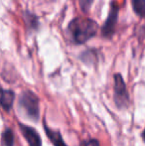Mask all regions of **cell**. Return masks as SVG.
Here are the masks:
<instances>
[{
  "label": "cell",
  "mask_w": 145,
  "mask_h": 146,
  "mask_svg": "<svg viewBox=\"0 0 145 146\" xmlns=\"http://www.w3.org/2000/svg\"><path fill=\"white\" fill-rule=\"evenodd\" d=\"M114 102L118 108H126L129 104V94L125 83L119 74L114 76Z\"/></svg>",
  "instance_id": "3"
},
{
  "label": "cell",
  "mask_w": 145,
  "mask_h": 146,
  "mask_svg": "<svg viewBox=\"0 0 145 146\" xmlns=\"http://www.w3.org/2000/svg\"><path fill=\"white\" fill-rule=\"evenodd\" d=\"M44 128H45V131H46V134L48 135V137L50 138L51 142L55 146H67L65 144L64 140H63L62 136H61L59 131L52 130V129L49 128L46 124H44Z\"/></svg>",
  "instance_id": "7"
},
{
  "label": "cell",
  "mask_w": 145,
  "mask_h": 146,
  "mask_svg": "<svg viewBox=\"0 0 145 146\" xmlns=\"http://www.w3.org/2000/svg\"><path fill=\"white\" fill-rule=\"evenodd\" d=\"M2 142L4 146H14V134L10 128H7L2 135Z\"/></svg>",
  "instance_id": "9"
},
{
  "label": "cell",
  "mask_w": 145,
  "mask_h": 146,
  "mask_svg": "<svg viewBox=\"0 0 145 146\" xmlns=\"http://www.w3.org/2000/svg\"><path fill=\"white\" fill-rule=\"evenodd\" d=\"M15 98V94L12 90H3L0 88V106L5 110H10Z\"/></svg>",
  "instance_id": "6"
},
{
  "label": "cell",
  "mask_w": 145,
  "mask_h": 146,
  "mask_svg": "<svg viewBox=\"0 0 145 146\" xmlns=\"http://www.w3.org/2000/svg\"><path fill=\"white\" fill-rule=\"evenodd\" d=\"M19 127L21 129V132L23 136L26 138L27 142L30 146H42V141H41L40 135L37 133V131L34 128L27 125H24L19 123Z\"/></svg>",
  "instance_id": "5"
},
{
  "label": "cell",
  "mask_w": 145,
  "mask_h": 146,
  "mask_svg": "<svg viewBox=\"0 0 145 146\" xmlns=\"http://www.w3.org/2000/svg\"><path fill=\"white\" fill-rule=\"evenodd\" d=\"M132 8L138 16L145 18V0H131Z\"/></svg>",
  "instance_id": "8"
},
{
  "label": "cell",
  "mask_w": 145,
  "mask_h": 146,
  "mask_svg": "<svg viewBox=\"0 0 145 146\" xmlns=\"http://www.w3.org/2000/svg\"><path fill=\"white\" fill-rule=\"evenodd\" d=\"M99 29L97 23L89 18H75L69 24L72 39L77 44H83L93 38Z\"/></svg>",
  "instance_id": "1"
},
{
  "label": "cell",
  "mask_w": 145,
  "mask_h": 146,
  "mask_svg": "<svg viewBox=\"0 0 145 146\" xmlns=\"http://www.w3.org/2000/svg\"><path fill=\"white\" fill-rule=\"evenodd\" d=\"M142 138H143L144 141H145V129L143 130V132H142Z\"/></svg>",
  "instance_id": "12"
},
{
  "label": "cell",
  "mask_w": 145,
  "mask_h": 146,
  "mask_svg": "<svg viewBox=\"0 0 145 146\" xmlns=\"http://www.w3.org/2000/svg\"><path fill=\"white\" fill-rule=\"evenodd\" d=\"M19 110L26 117L37 121L40 114L38 98L32 92H23L19 96Z\"/></svg>",
  "instance_id": "2"
},
{
  "label": "cell",
  "mask_w": 145,
  "mask_h": 146,
  "mask_svg": "<svg viewBox=\"0 0 145 146\" xmlns=\"http://www.w3.org/2000/svg\"><path fill=\"white\" fill-rule=\"evenodd\" d=\"M93 0H79V6H81V10L85 12L89 11L91 4H93Z\"/></svg>",
  "instance_id": "10"
},
{
  "label": "cell",
  "mask_w": 145,
  "mask_h": 146,
  "mask_svg": "<svg viewBox=\"0 0 145 146\" xmlns=\"http://www.w3.org/2000/svg\"><path fill=\"white\" fill-rule=\"evenodd\" d=\"M85 146H99V142L97 139H91L85 143Z\"/></svg>",
  "instance_id": "11"
},
{
  "label": "cell",
  "mask_w": 145,
  "mask_h": 146,
  "mask_svg": "<svg viewBox=\"0 0 145 146\" xmlns=\"http://www.w3.org/2000/svg\"><path fill=\"white\" fill-rule=\"evenodd\" d=\"M118 17V7L114 3L111 4L110 7L109 17L107 21L105 22V25L103 27V35L105 38H110L114 33V28H115L116 22H117Z\"/></svg>",
  "instance_id": "4"
}]
</instances>
